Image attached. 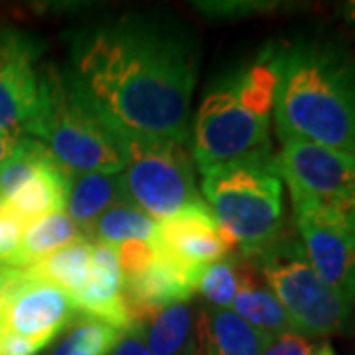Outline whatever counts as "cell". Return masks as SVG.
I'll return each instance as SVG.
<instances>
[{
    "instance_id": "6da1fadb",
    "label": "cell",
    "mask_w": 355,
    "mask_h": 355,
    "mask_svg": "<svg viewBox=\"0 0 355 355\" xmlns=\"http://www.w3.org/2000/svg\"><path fill=\"white\" fill-rule=\"evenodd\" d=\"M65 69L119 135L190 139L198 50L178 24L128 14L79 28L69 34Z\"/></svg>"
},
{
    "instance_id": "7a4b0ae2",
    "label": "cell",
    "mask_w": 355,
    "mask_h": 355,
    "mask_svg": "<svg viewBox=\"0 0 355 355\" xmlns=\"http://www.w3.org/2000/svg\"><path fill=\"white\" fill-rule=\"evenodd\" d=\"M280 140H304L355 156V55L330 40L272 48Z\"/></svg>"
},
{
    "instance_id": "3957f363",
    "label": "cell",
    "mask_w": 355,
    "mask_h": 355,
    "mask_svg": "<svg viewBox=\"0 0 355 355\" xmlns=\"http://www.w3.org/2000/svg\"><path fill=\"white\" fill-rule=\"evenodd\" d=\"M26 135L40 140L64 172L121 174L127 164L119 135L79 91L67 69H42L40 105Z\"/></svg>"
},
{
    "instance_id": "277c9868",
    "label": "cell",
    "mask_w": 355,
    "mask_h": 355,
    "mask_svg": "<svg viewBox=\"0 0 355 355\" xmlns=\"http://www.w3.org/2000/svg\"><path fill=\"white\" fill-rule=\"evenodd\" d=\"M205 203L229 253L257 254L284 233V202L275 154L243 158L203 172Z\"/></svg>"
},
{
    "instance_id": "5b68a950",
    "label": "cell",
    "mask_w": 355,
    "mask_h": 355,
    "mask_svg": "<svg viewBox=\"0 0 355 355\" xmlns=\"http://www.w3.org/2000/svg\"><path fill=\"white\" fill-rule=\"evenodd\" d=\"M249 259L279 298L296 334L312 340L347 328L354 304L345 302L318 277L298 235L284 229L280 237Z\"/></svg>"
},
{
    "instance_id": "8992f818",
    "label": "cell",
    "mask_w": 355,
    "mask_h": 355,
    "mask_svg": "<svg viewBox=\"0 0 355 355\" xmlns=\"http://www.w3.org/2000/svg\"><path fill=\"white\" fill-rule=\"evenodd\" d=\"M268 130L270 116L249 109L229 77H221L207 91L193 119L191 160L203 174L216 166L272 154Z\"/></svg>"
},
{
    "instance_id": "52a82bcc",
    "label": "cell",
    "mask_w": 355,
    "mask_h": 355,
    "mask_svg": "<svg viewBox=\"0 0 355 355\" xmlns=\"http://www.w3.org/2000/svg\"><path fill=\"white\" fill-rule=\"evenodd\" d=\"M127 164L121 172L130 202L158 223L180 209L205 203L193 178L186 144L174 140L125 137Z\"/></svg>"
},
{
    "instance_id": "ba28073f",
    "label": "cell",
    "mask_w": 355,
    "mask_h": 355,
    "mask_svg": "<svg viewBox=\"0 0 355 355\" xmlns=\"http://www.w3.org/2000/svg\"><path fill=\"white\" fill-rule=\"evenodd\" d=\"M294 225L318 277L355 304V200L318 202L292 198Z\"/></svg>"
},
{
    "instance_id": "9c48e42d",
    "label": "cell",
    "mask_w": 355,
    "mask_h": 355,
    "mask_svg": "<svg viewBox=\"0 0 355 355\" xmlns=\"http://www.w3.org/2000/svg\"><path fill=\"white\" fill-rule=\"evenodd\" d=\"M280 180L291 188L292 198L318 202L355 200V156L304 140H282L275 154Z\"/></svg>"
},
{
    "instance_id": "30bf717a",
    "label": "cell",
    "mask_w": 355,
    "mask_h": 355,
    "mask_svg": "<svg viewBox=\"0 0 355 355\" xmlns=\"http://www.w3.org/2000/svg\"><path fill=\"white\" fill-rule=\"evenodd\" d=\"M77 316L73 298L46 280L20 270L0 304V331H10L44 349Z\"/></svg>"
},
{
    "instance_id": "8fae6325",
    "label": "cell",
    "mask_w": 355,
    "mask_h": 355,
    "mask_svg": "<svg viewBox=\"0 0 355 355\" xmlns=\"http://www.w3.org/2000/svg\"><path fill=\"white\" fill-rule=\"evenodd\" d=\"M38 40L0 30V130L26 137L40 105L42 71Z\"/></svg>"
},
{
    "instance_id": "7c38bea8",
    "label": "cell",
    "mask_w": 355,
    "mask_h": 355,
    "mask_svg": "<svg viewBox=\"0 0 355 355\" xmlns=\"http://www.w3.org/2000/svg\"><path fill=\"white\" fill-rule=\"evenodd\" d=\"M153 247L178 263L196 268H203L231 254L207 203L184 207L158 221Z\"/></svg>"
},
{
    "instance_id": "4fadbf2b",
    "label": "cell",
    "mask_w": 355,
    "mask_h": 355,
    "mask_svg": "<svg viewBox=\"0 0 355 355\" xmlns=\"http://www.w3.org/2000/svg\"><path fill=\"white\" fill-rule=\"evenodd\" d=\"M79 316L93 318L121 334L130 330V312L123 294V272L111 245L93 243L91 270L85 288L73 296Z\"/></svg>"
},
{
    "instance_id": "5bb4252c",
    "label": "cell",
    "mask_w": 355,
    "mask_h": 355,
    "mask_svg": "<svg viewBox=\"0 0 355 355\" xmlns=\"http://www.w3.org/2000/svg\"><path fill=\"white\" fill-rule=\"evenodd\" d=\"M130 330L153 355H198V314L188 302L128 308Z\"/></svg>"
},
{
    "instance_id": "9a60e30c",
    "label": "cell",
    "mask_w": 355,
    "mask_h": 355,
    "mask_svg": "<svg viewBox=\"0 0 355 355\" xmlns=\"http://www.w3.org/2000/svg\"><path fill=\"white\" fill-rule=\"evenodd\" d=\"M203 268L182 265L172 257L154 249V261L146 268V272L137 280L123 284V294L127 298L128 308H156L188 302L198 292Z\"/></svg>"
},
{
    "instance_id": "2e32d148",
    "label": "cell",
    "mask_w": 355,
    "mask_h": 355,
    "mask_svg": "<svg viewBox=\"0 0 355 355\" xmlns=\"http://www.w3.org/2000/svg\"><path fill=\"white\" fill-rule=\"evenodd\" d=\"M270 340L229 308L200 310L198 355H261Z\"/></svg>"
},
{
    "instance_id": "e0dca14e",
    "label": "cell",
    "mask_w": 355,
    "mask_h": 355,
    "mask_svg": "<svg viewBox=\"0 0 355 355\" xmlns=\"http://www.w3.org/2000/svg\"><path fill=\"white\" fill-rule=\"evenodd\" d=\"M127 200L121 174L65 172V214L76 221L83 235L109 207Z\"/></svg>"
},
{
    "instance_id": "ac0fdd59",
    "label": "cell",
    "mask_w": 355,
    "mask_h": 355,
    "mask_svg": "<svg viewBox=\"0 0 355 355\" xmlns=\"http://www.w3.org/2000/svg\"><path fill=\"white\" fill-rule=\"evenodd\" d=\"M64 207L65 172L55 164V160H50L12 198L2 202L0 211L28 229L44 217L64 211Z\"/></svg>"
},
{
    "instance_id": "d6986e66",
    "label": "cell",
    "mask_w": 355,
    "mask_h": 355,
    "mask_svg": "<svg viewBox=\"0 0 355 355\" xmlns=\"http://www.w3.org/2000/svg\"><path fill=\"white\" fill-rule=\"evenodd\" d=\"M231 306L237 316L270 338L286 334V331H294L291 318L284 312L275 292L268 288L263 275L259 272V268L253 265L251 259L245 270L241 286Z\"/></svg>"
},
{
    "instance_id": "ffe728a7",
    "label": "cell",
    "mask_w": 355,
    "mask_h": 355,
    "mask_svg": "<svg viewBox=\"0 0 355 355\" xmlns=\"http://www.w3.org/2000/svg\"><path fill=\"white\" fill-rule=\"evenodd\" d=\"M91 254H93V241L83 235L48 257H44L36 265L20 268V270L30 279L46 280L60 286L73 298L87 284Z\"/></svg>"
},
{
    "instance_id": "44dd1931",
    "label": "cell",
    "mask_w": 355,
    "mask_h": 355,
    "mask_svg": "<svg viewBox=\"0 0 355 355\" xmlns=\"http://www.w3.org/2000/svg\"><path fill=\"white\" fill-rule=\"evenodd\" d=\"M79 237H83V231L77 227L76 221L65 211L44 217L26 229L22 243L8 268H28L36 265L44 257L69 245Z\"/></svg>"
},
{
    "instance_id": "7402d4cb",
    "label": "cell",
    "mask_w": 355,
    "mask_h": 355,
    "mask_svg": "<svg viewBox=\"0 0 355 355\" xmlns=\"http://www.w3.org/2000/svg\"><path fill=\"white\" fill-rule=\"evenodd\" d=\"M154 235L156 221L128 200L109 207L85 231V237L93 243H105L111 247L127 241L153 243Z\"/></svg>"
},
{
    "instance_id": "603a6c76",
    "label": "cell",
    "mask_w": 355,
    "mask_h": 355,
    "mask_svg": "<svg viewBox=\"0 0 355 355\" xmlns=\"http://www.w3.org/2000/svg\"><path fill=\"white\" fill-rule=\"evenodd\" d=\"M249 259L241 253H231L202 270L198 291L214 308H229L241 286Z\"/></svg>"
},
{
    "instance_id": "cb8c5ba5",
    "label": "cell",
    "mask_w": 355,
    "mask_h": 355,
    "mask_svg": "<svg viewBox=\"0 0 355 355\" xmlns=\"http://www.w3.org/2000/svg\"><path fill=\"white\" fill-rule=\"evenodd\" d=\"M53 160L50 150L32 137H20L12 154L0 164V202H6L38 172Z\"/></svg>"
},
{
    "instance_id": "d4e9b609",
    "label": "cell",
    "mask_w": 355,
    "mask_h": 355,
    "mask_svg": "<svg viewBox=\"0 0 355 355\" xmlns=\"http://www.w3.org/2000/svg\"><path fill=\"white\" fill-rule=\"evenodd\" d=\"M79 316V314H77ZM123 334L93 318H77L51 355H109Z\"/></svg>"
},
{
    "instance_id": "484cf974",
    "label": "cell",
    "mask_w": 355,
    "mask_h": 355,
    "mask_svg": "<svg viewBox=\"0 0 355 355\" xmlns=\"http://www.w3.org/2000/svg\"><path fill=\"white\" fill-rule=\"evenodd\" d=\"M114 251H116L119 266L123 272V284L142 277L154 261L153 243L127 241L116 245Z\"/></svg>"
},
{
    "instance_id": "4316f807",
    "label": "cell",
    "mask_w": 355,
    "mask_h": 355,
    "mask_svg": "<svg viewBox=\"0 0 355 355\" xmlns=\"http://www.w3.org/2000/svg\"><path fill=\"white\" fill-rule=\"evenodd\" d=\"M316 347L310 338L296 331L275 336L261 355H314Z\"/></svg>"
},
{
    "instance_id": "83f0119b",
    "label": "cell",
    "mask_w": 355,
    "mask_h": 355,
    "mask_svg": "<svg viewBox=\"0 0 355 355\" xmlns=\"http://www.w3.org/2000/svg\"><path fill=\"white\" fill-rule=\"evenodd\" d=\"M26 227L16 219L0 211V266H10L18 251Z\"/></svg>"
},
{
    "instance_id": "f1b7e54d",
    "label": "cell",
    "mask_w": 355,
    "mask_h": 355,
    "mask_svg": "<svg viewBox=\"0 0 355 355\" xmlns=\"http://www.w3.org/2000/svg\"><path fill=\"white\" fill-rule=\"evenodd\" d=\"M38 352L40 347L36 343L10 331H0V355H36Z\"/></svg>"
},
{
    "instance_id": "f546056e",
    "label": "cell",
    "mask_w": 355,
    "mask_h": 355,
    "mask_svg": "<svg viewBox=\"0 0 355 355\" xmlns=\"http://www.w3.org/2000/svg\"><path fill=\"white\" fill-rule=\"evenodd\" d=\"M109 355H153L132 331H125Z\"/></svg>"
},
{
    "instance_id": "4dcf8cb0",
    "label": "cell",
    "mask_w": 355,
    "mask_h": 355,
    "mask_svg": "<svg viewBox=\"0 0 355 355\" xmlns=\"http://www.w3.org/2000/svg\"><path fill=\"white\" fill-rule=\"evenodd\" d=\"M20 137L18 135H12V132H6V130H0V164L12 154V150L16 148Z\"/></svg>"
},
{
    "instance_id": "1f68e13d",
    "label": "cell",
    "mask_w": 355,
    "mask_h": 355,
    "mask_svg": "<svg viewBox=\"0 0 355 355\" xmlns=\"http://www.w3.org/2000/svg\"><path fill=\"white\" fill-rule=\"evenodd\" d=\"M20 268H8V266H0V304L4 300V294L14 284V280L18 279Z\"/></svg>"
},
{
    "instance_id": "d6a6232c",
    "label": "cell",
    "mask_w": 355,
    "mask_h": 355,
    "mask_svg": "<svg viewBox=\"0 0 355 355\" xmlns=\"http://www.w3.org/2000/svg\"><path fill=\"white\" fill-rule=\"evenodd\" d=\"M343 16H345L347 24L355 30V2H347V4L343 6Z\"/></svg>"
},
{
    "instance_id": "836d02e7",
    "label": "cell",
    "mask_w": 355,
    "mask_h": 355,
    "mask_svg": "<svg viewBox=\"0 0 355 355\" xmlns=\"http://www.w3.org/2000/svg\"><path fill=\"white\" fill-rule=\"evenodd\" d=\"M314 355H336V352H334V347H331L330 343L326 342L318 347L316 352H314Z\"/></svg>"
},
{
    "instance_id": "e575fe53",
    "label": "cell",
    "mask_w": 355,
    "mask_h": 355,
    "mask_svg": "<svg viewBox=\"0 0 355 355\" xmlns=\"http://www.w3.org/2000/svg\"><path fill=\"white\" fill-rule=\"evenodd\" d=\"M0 205H2V202H0Z\"/></svg>"
}]
</instances>
